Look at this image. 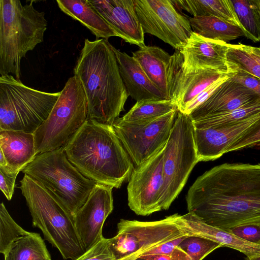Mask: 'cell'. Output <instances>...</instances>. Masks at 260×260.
<instances>
[{
	"instance_id": "obj_34",
	"label": "cell",
	"mask_w": 260,
	"mask_h": 260,
	"mask_svg": "<svg viewBox=\"0 0 260 260\" xmlns=\"http://www.w3.org/2000/svg\"><path fill=\"white\" fill-rule=\"evenodd\" d=\"M258 146H260V123L233 143L225 153Z\"/></svg>"
},
{
	"instance_id": "obj_11",
	"label": "cell",
	"mask_w": 260,
	"mask_h": 260,
	"mask_svg": "<svg viewBox=\"0 0 260 260\" xmlns=\"http://www.w3.org/2000/svg\"><path fill=\"white\" fill-rule=\"evenodd\" d=\"M176 110L154 119L122 122L113 128L133 163L139 166L166 145L177 117Z\"/></svg>"
},
{
	"instance_id": "obj_25",
	"label": "cell",
	"mask_w": 260,
	"mask_h": 260,
	"mask_svg": "<svg viewBox=\"0 0 260 260\" xmlns=\"http://www.w3.org/2000/svg\"><path fill=\"white\" fill-rule=\"evenodd\" d=\"M172 2L176 8L193 17H217L239 27L243 32L231 0H173Z\"/></svg>"
},
{
	"instance_id": "obj_18",
	"label": "cell",
	"mask_w": 260,
	"mask_h": 260,
	"mask_svg": "<svg viewBox=\"0 0 260 260\" xmlns=\"http://www.w3.org/2000/svg\"><path fill=\"white\" fill-rule=\"evenodd\" d=\"M234 73L188 115L192 121L231 112L260 98L238 82Z\"/></svg>"
},
{
	"instance_id": "obj_28",
	"label": "cell",
	"mask_w": 260,
	"mask_h": 260,
	"mask_svg": "<svg viewBox=\"0 0 260 260\" xmlns=\"http://www.w3.org/2000/svg\"><path fill=\"white\" fill-rule=\"evenodd\" d=\"M4 256L5 260H51L40 234L32 232L15 241Z\"/></svg>"
},
{
	"instance_id": "obj_10",
	"label": "cell",
	"mask_w": 260,
	"mask_h": 260,
	"mask_svg": "<svg viewBox=\"0 0 260 260\" xmlns=\"http://www.w3.org/2000/svg\"><path fill=\"white\" fill-rule=\"evenodd\" d=\"M178 215L153 221L121 219L117 234L109 239L115 260H135L159 245L186 236L176 223Z\"/></svg>"
},
{
	"instance_id": "obj_26",
	"label": "cell",
	"mask_w": 260,
	"mask_h": 260,
	"mask_svg": "<svg viewBox=\"0 0 260 260\" xmlns=\"http://www.w3.org/2000/svg\"><path fill=\"white\" fill-rule=\"evenodd\" d=\"M192 31L207 39L227 43L244 36L238 26L213 16L189 17Z\"/></svg>"
},
{
	"instance_id": "obj_1",
	"label": "cell",
	"mask_w": 260,
	"mask_h": 260,
	"mask_svg": "<svg viewBox=\"0 0 260 260\" xmlns=\"http://www.w3.org/2000/svg\"><path fill=\"white\" fill-rule=\"evenodd\" d=\"M186 201L188 212L221 229L260 224V164L212 168L196 180Z\"/></svg>"
},
{
	"instance_id": "obj_38",
	"label": "cell",
	"mask_w": 260,
	"mask_h": 260,
	"mask_svg": "<svg viewBox=\"0 0 260 260\" xmlns=\"http://www.w3.org/2000/svg\"><path fill=\"white\" fill-rule=\"evenodd\" d=\"M233 78L260 97V79L245 72H234Z\"/></svg>"
},
{
	"instance_id": "obj_23",
	"label": "cell",
	"mask_w": 260,
	"mask_h": 260,
	"mask_svg": "<svg viewBox=\"0 0 260 260\" xmlns=\"http://www.w3.org/2000/svg\"><path fill=\"white\" fill-rule=\"evenodd\" d=\"M0 151L14 171H21L37 155L34 134L13 130L1 131Z\"/></svg>"
},
{
	"instance_id": "obj_30",
	"label": "cell",
	"mask_w": 260,
	"mask_h": 260,
	"mask_svg": "<svg viewBox=\"0 0 260 260\" xmlns=\"http://www.w3.org/2000/svg\"><path fill=\"white\" fill-rule=\"evenodd\" d=\"M243 27L244 36L260 42V11L256 0L231 1Z\"/></svg>"
},
{
	"instance_id": "obj_3",
	"label": "cell",
	"mask_w": 260,
	"mask_h": 260,
	"mask_svg": "<svg viewBox=\"0 0 260 260\" xmlns=\"http://www.w3.org/2000/svg\"><path fill=\"white\" fill-rule=\"evenodd\" d=\"M63 147L71 164L96 183L118 188L134 169L112 125L87 119Z\"/></svg>"
},
{
	"instance_id": "obj_15",
	"label": "cell",
	"mask_w": 260,
	"mask_h": 260,
	"mask_svg": "<svg viewBox=\"0 0 260 260\" xmlns=\"http://www.w3.org/2000/svg\"><path fill=\"white\" fill-rule=\"evenodd\" d=\"M153 84L165 100H172L176 81L183 62L179 50L170 55L159 47L146 46L133 52Z\"/></svg>"
},
{
	"instance_id": "obj_31",
	"label": "cell",
	"mask_w": 260,
	"mask_h": 260,
	"mask_svg": "<svg viewBox=\"0 0 260 260\" xmlns=\"http://www.w3.org/2000/svg\"><path fill=\"white\" fill-rule=\"evenodd\" d=\"M260 113V98L231 112L192 121L201 126L222 127L247 119Z\"/></svg>"
},
{
	"instance_id": "obj_36",
	"label": "cell",
	"mask_w": 260,
	"mask_h": 260,
	"mask_svg": "<svg viewBox=\"0 0 260 260\" xmlns=\"http://www.w3.org/2000/svg\"><path fill=\"white\" fill-rule=\"evenodd\" d=\"M228 72L229 73L228 75L216 81L199 94L194 100L187 104L181 113L189 115L193 110L204 103L222 83H223L231 76L233 73L232 72Z\"/></svg>"
},
{
	"instance_id": "obj_22",
	"label": "cell",
	"mask_w": 260,
	"mask_h": 260,
	"mask_svg": "<svg viewBox=\"0 0 260 260\" xmlns=\"http://www.w3.org/2000/svg\"><path fill=\"white\" fill-rule=\"evenodd\" d=\"M228 71L212 69L181 68L176 81L172 100L178 110L185 107L217 80L228 75Z\"/></svg>"
},
{
	"instance_id": "obj_12",
	"label": "cell",
	"mask_w": 260,
	"mask_h": 260,
	"mask_svg": "<svg viewBox=\"0 0 260 260\" xmlns=\"http://www.w3.org/2000/svg\"><path fill=\"white\" fill-rule=\"evenodd\" d=\"M144 33L180 50L193 32L188 17L179 13L171 0H134Z\"/></svg>"
},
{
	"instance_id": "obj_39",
	"label": "cell",
	"mask_w": 260,
	"mask_h": 260,
	"mask_svg": "<svg viewBox=\"0 0 260 260\" xmlns=\"http://www.w3.org/2000/svg\"><path fill=\"white\" fill-rule=\"evenodd\" d=\"M187 237V236H184L166 242L145 252L142 255L145 256L154 254L170 255L176 249L179 244Z\"/></svg>"
},
{
	"instance_id": "obj_20",
	"label": "cell",
	"mask_w": 260,
	"mask_h": 260,
	"mask_svg": "<svg viewBox=\"0 0 260 260\" xmlns=\"http://www.w3.org/2000/svg\"><path fill=\"white\" fill-rule=\"evenodd\" d=\"M229 45V43L207 39L193 31L180 50L183 57L182 68L228 71Z\"/></svg>"
},
{
	"instance_id": "obj_27",
	"label": "cell",
	"mask_w": 260,
	"mask_h": 260,
	"mask_svg": "<svg viewBox=\"0 0 260 260\" xmlns=\"http://www.w3.org/2000/svg\"><path fill=\"white\" fill-rule=\"evenodd\" d=\"M228 71H241L260 79V48L241 43L229 44L226 54Z\"/></svg>"
},
{
	"instance_id": "obj_35",
	"label": "cell",
	"mask_w": 260,
	"mask_h": 260,
	"mask_svg": "<svg viewBox=\"0 0 260 260\" xmlns=\"http://www.w3.org/2000/svg\"><path fill=\"white\" fill-rule=\"evenodd\" d=\"M227 230L245 241L260 245V224H243Z\"/></svg>"
},
{
	"instance_id": "obj_19",
	"label": "cell",
	"mask_w": 260,
	"mask_h": 260,
	"mask_svg": "<svg viewBox=\"0 0 260 260\" xmlns=\"http://www.w3.org/2000/svg\"><path fill=\"white\" fill-rule=\"evenodd\" d=\"M176 223L184 235L216 242L223 247L238 250L249 258L260 256V245L245 241L227 230L221 229L205 222L192 213L178 214Z\"/></svg>"
},
{
	"instance_id": "obj_4",
	"label": "cell",
	"mask_w": 260,
	"mask_h": 260,
	"mask_svg": "<svg viewBox=\"0 0 260 260\" xmlns=\"http://www.w3.org/2000/svg\"><path fill=\"white\" fill-rule=\"evenodd\" d=\"M45 13L33 1L23 6L19 0L0 1V75L21 80V60L43 42L47 29Z\"/></svg>"
},
{
	"instance_id": "obj_2",
	"label": "cell",
	"mask_w": 260,
	"mask_h": 260,
	"mask_svg": "<svg viewBox=\"0 0 260 260\" xmlns=\"http://www.w3.org/2000/svg\"><path fill=\"white\" fill-rule=\"evenodd\" d=\"M87 101V119L112 125L129 96L112 45L104 39H86L74 69Z\"/></svg>"
},
{
	"instance_id": "obj_14",
	"label": "cell",
	"mask_w": 260,
	"mask_h": 260,
	"mask_svg": "<svg viewBox=\"0 0 260 260\" xmlns=\"http://www.w3.org/2000/svg\"><path fill=\"white\" fill-rule=\"evenodd\" d=\"M113 187L97 183L74 215L75 227L85 251L101 241L104 223L113 209Z\"/></svg>"
},
{
	"instance_id": "obj_33",
	"label": "cell",
	"mask_w": 260,
	"mask_h": 260,
	"mask_svg": "<svg viewBox=\"0 0 260 260\" xmlns=\"http://www.w3.org/2000/svg\"><path fill=\"white\" fill-rule=\"evenodd\" d=\"M76 260H115L110 248L109 239L103 238Z\"/></svg>"
},
{
	"instance_id": "obj_21",
	"label": "cell",
	"mask_w": 260,
	"mask_h": 260,
	"mask_svg": "<svg viewBox=\"0 0 260 260\" xmlns=\"http://www.w3.org/2000/svg\"><path fill=\"white\" fill-rule=\"evenodd\" d=\"M120 74L129 96L136 102L144 100H165L138 62L132 56L112 46Z\"/></svg>"
},
{
	"instance_id": "obj_17",
	"label": "cell",
	"mask_w": 260,
	"mask_h": 260,
	"mask_svg": "<svg viewBox=\"0 0 260 260\" xmlns=\"http://www.w3.org/2000/svg\"><path fill=\"white\" fill-rule=\"evenodd\" d=\"M116 32L127 43L143 47L144 32L138 19L134 0H89Z\"/></svg>"
},
{
	"instance_id": "obj_24",
	"label": "cell",
	"mask_w": 260,
	"mask_h": 260,
	"mask_svg": "<svg viewBox=\"0 0 260 260\" xmlns=\"http://www.w3.org/2000/svg\"><path fill=\"white\" fill-rule=\"evenodd\" d=\"M60 9L79 21L96 37L108 40L116 32L90 3L89 0H57Z\"/></svg>"
},
{
	"instance_id": "obj_9",
	"label": "cell",
	"mask_w": 260,
	"mask_h": 260,
	"mask_svg": "<svg viewBox=\"0 0 260 260\" xmlns=\"http://www.w3.org/2000/svg\"><path fill=\"white\" fill-rule=\"evenodd\" d=\"M190 116L178 111L164 148L161 210H168L185 185L198 162Z\"/></svg>"
},
{
	"instance_id": "obj_13",
	"label": "cell",
	"mask_w": 260,
	"mask_h": 260,
	"mask_svg": "<svg viewBox=\"0 0 260 260\" xmlns=\"http://www.w3.org/2000/svg\"><path fill=\"white\" fill-rule=\"evenodd\" d=\"M164 148L134 168L128 179V205L138 215L147 216L162 210Z\"/></svg>"
},
{
	"instance_id": "obj_29",
	"label": "cell",
	"mask_w": 260,
	"mask_h": 260,
	"mask_svg": "<svg viewBox=\"0 0 260 260\" xmlns=\"http://www.w3.org/2000/svg\"><path fill=\"white\" fill-rule=\"evenodd\" d=\"M178 110L172 100H144L136 104L122 117V122H132L156 118Z\"/></svg>"
},
{
	"instance_id": "obj_42",
	"label": "cell",
	"mask_w": 260,
	"mask_h": 260,
	"mask_svg": "<svg viewBox=\"0 0 260 260\" xmlns=\"http://www.w3.org/2000/svg\"><path fill=\"white\" fill-rule=\"evenodd\" d=\"M135 260H147V259L140 257H138V258H137Z\"/></svg>"
},
{
	"instance_id": "obj_32",
	"label": "cell",
	"mask_w": 260,
	"mask_h": 260,
	"mask_svg": "<svg viewBox=\"0 0 260 260\" xmlns=\"http://www.w3.org/2000/svg\"><path fill=\"white\" fill-rule=\"evenodd\" d=\"M12 218L4 204L0 205V252L5 255L20 238L29 234Z\"/></svg>"
},
{
	"instance_id": "obj_8",
	"label": "cell",
	"mask_w": 260,
	"mask_h": 260,
	"mask_svg": "<svg viewBox=\"0 0 260 260\" xmlns=\"http://www.w3.org/2000/svg\"><path fill=\"white\" fill-rule=\"evenodd\" d=\"M88 101L75 75L67 81L49 116L34 133L37 154L63 147L88 118Z\"/></svg>"
},
{
	"instance_id": "obj_37",
	"label": "cell",
	"mask_w": 260,
	"mask_h": 260,
	"mask_svg": "<svg viewBox=\"0 0 260 260\" xmlns=\"http://www.w3.org/2000/svg\"><path fill=\"white\" fill-rule=\"evenodd\" d=\"M19 173L8 172L0 168V189L9 201L12 198L16 179Z\"/></svg>"
},
{
	"instance_id": "obj_40",
	"label": "cell",
	"mask_w": 260,
	"mask_h": 260,
	"mask_svg": "<svg viewBox=\"0 0 260 260\" xmlns=\"http://www.w3.org/2000/svg\"><path fill=\"white\" fill-rule=\"evenodd\" d=\"M245 260H260V256L254 257L251 258L246 257L245 258Z\"/></svg>"
},
{
	"instance_id": "obj_6",
	"label": "cell",
	"mask_w": 260,
	"mask_h": 260,
	"mask_svg": "<svg viewBox=\"0 0 260 260\" xmlns=\"http://www.w3.org/2000/svg\"><path fill=\"white\" fill-rule=\"evenodd\" d=\"M21 171L54 194L73 215L97 184L71 164L63 147L37 155Z\"/></svg>"
},
{
	"instance_id": "obj_41",
	"label": "cell",
	"mask_w": 260,
	"mask_h": 260,
	"mask_svg": "<svg viewBox=\"0 0 260 260\" xmlns=\"http://www.w3.org/2000/svg\"><path fill=\"white\" fill-rule=\"evenodd\" d=\"M256 2L260 11V0H256ZM259 48H260V47Z\"/></svg>"
},
{
	"instance_id": "obj_7",
	"label": "cell",
	"mask_w": 260,
	"mask_h": 260,
	"mask_svg": "<svg viewBox=\"0 0 260 260\" xmlns=\"http://www.w3.org/2000/svg\"><path fill=\"white\" fill-rule=\"evenodd\" d=\"M60 91L30 88L11 75L0 76V131L34 133L49 116Z\"/></svg>"
},
{
	"instance_id": "obj_5",
	"label": "cell",
	"mask_w": 260,
	"mask_h": 260,
	"mask_svg": "<svg viewBox=\"0 0 260 260\" xmlns=\"http://www.w3.org/2000/svg\"><path fill=\"white\" fill-rule=\"evenodd\" d=\"M32 218L45 238L58 249L64 259L76 260L85 252L77 234L73 215L51 192L24 174L20 181Z\"/></svg>"
},
{
	"instance_id": "obj_16",
	"label": "cell",
	"mask_w": 260,
	"mask_h": 260,
	"mask_svg": "<svg viewBox=\"0 0 260 260\" xmlns=\"http://www.w3.org/2000/svg\"><path fill=\"white\" fill-rule=\"evenodd\" d=\"M260 123V113L247 119L222 127L201 126L193 124L198 161L216 159L248 131Z\"/></svg>"
}]
</instances>
